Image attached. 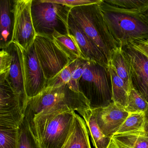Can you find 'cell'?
Here are the masks:
<instances>
[{"label": "cell", "instance_id": "1", "mask_svg": "<svg viewBox=\"0 0 148 148\" xmlns=\"http://www.w3.org/2000/svg\"><path fill=\"white\" fill-rule=\"evenodd\" d=\"M61 109L77 111L81 114L90 108L89 102L81 92L75 91L65 84L47 86L37 96L27 99L23 114L31 128L35 116L40 112Z\"/></svg>", "mask_w": 148, "mask_h": 148}, {"label": "cell", "instance_id": "2", "mask_svg": "<svg viewBox=\"0 0 148 148\" xmlns=\"http://www.w3.org/2000/svg\"><path fill=\"white\" fill-rule=\"evenodd\" d=\"M76 112L71 110L42 112L30 128L41 148H62L71 132Z\"/></svg>", "mask_w": 148, "mask_h": 148}, {"label": "cell", "instance_id": "3", "mask_svg": "<svg viewBox=\"0 0 148 148\" xmlns=\"http://www.w3.org/2000/svg\"><path fill=\"white\" fill-rule=\"evenodd\" d=\"M101 1L72 8L70 15L96 44L109 62L112 53L119 46L105 20L100 6Z\"/></svg>", "mask_w": 148, "mask_h": 148}, {"label": "cell", "instance_id": "4", "mask_svg": "<svg viewBox=\"0 0 148 148\" xmlns=\"http://www.w3.org/2000/svg\"><path fill=\"white\" fill-rule=\"evenodd\" d=\"M78 85L79 92L87 99L91 110L106 107L113 102L108 65L86 60Z\"/></svg>", "mask_w": 148, "mask_h": 148}, {"label": "cell", "instance_id": "5", "mask_svg": "<svg viewBox=\"0 0 148 148\" xmlns=\"http://www.w3.org/2000/svg\"><path fill=\"white\" fill-rule=\"evenodd\" d=\"M71 8L47 0H33L32 14L37 35L53 38L55 32L70 34L68 21Z\"/></svg>", "mask_w": 148, "mask_h": 148}, {"label": "cell", "instance_id": "6", "mask_svg": "<svg viewBox=\"0 0 148 148\" xmlns=\"http://www.w3.org/2000/svg\"><path fill=\"white\" fill-rule=\"evenodd\" d=\"M102 10L109 31L119 46H125L137 40L148 39V13L136 16Z\"/></svg>", "mask_w": 148, "mask_h": 148}, {"label": "cell", "instance_id": "7", "mask_svg": "<svg viewBox=\"0 0 148 148\" xmlns=\"http://www.w3.org/2000/svg\"><path fill=\"white\" fill-rule=\"evenodd\" d=\"M33 45L48 81L55 77L72 61L51 37L37 35Z\"/></svg>", "mask_w": 148, "mask_h": 148}, {"label": "cell", "instance_id": "8", "mask_svg": "<svg viewBox=\"0 0 148 148\" xmlns=\"http://www.w3.org/2000/svg\"><path fill=\"white\" fill-rule=\"evenodd\" d=\"M33 0H14L12 43L27 51L33 45L37 34L32 14Z\"/></svg>", "mask_w": 148, "mask_h": 148}, {"label": "cell", "instance_id": "9", "mask_svg": "<svg viewBox=\"0 0 148 148\" xmlns=\"http://www.w3.org/2000/svg\"><path fill=\"white\" fill-rule=\"evenodd\" d=\"M22 51L25 90L29 99L37 96L46 88L48 80L45 77L33 45L28 51L23 49Z\"/></svg>", "mask_w": 148, "mask_h": 148}, {"label": "cell", "instance_id": "10", "mask_svg": "<svg viewBox=\"0 0 148 148\" xmlns=\"http://www.w3.org/2000/svg\"><path fill=\"white\" fill-rule=\"evenodd\" d=\"M23 118L18 96L6 79L0 78V126L18 128Z\"/></svg>", "mask_w": 148, "mask_h": 148}, {"label": "cell", "instance_id": "11", "mask_svg": "<svg viewBox=\"0 0 148 148\" xmlns=\"http://www.w3.org/2000/svg\"><path fill=\"white\" fill-rule=\"evenodd\" d=\"M5 49L12 56L11 68L5 79L18 96L24 113L27 99L25 90L23 51L21 47L13 43Z\"/></svg>", "mask_w": 148, "mask_h": 148}, {"label": "cell", "instance_id": "12", "mask_svg": "<svg viewBox=\"0 0 148 148\" xmlns=\"http://www.w3.org/2000/svg\"><path fill=\"white\" fill-rule=\"evenodd\" d=\"M91 110L101 131L110 137L116 134L129 115L124 108L114 102Z\"/></svg>", "mask_w": 148, "mask_h": 148}, {"label": "cell", "instance_id": "13", "mask_svg": "<svg viewBox=\"0 0 148 148\" xmlns=\"http://www.w3.org/2000/svg\"><path fill=\"white\" fill-rule=\"evenodd\" d=\"M122 47L130 61L133 87L148 103V58L130 46Z\"/></svg>", "mask_w": 148, "mask_h": 148}, {"label": "cell", "instance_id": "14", "mask_svg": "<svg viewBox=\"0 0 148 148\" xmlns=\"http://www.w3.org/2000/svg\"><path fill=\"white\" fill-rule=\"evenodd\" d=\"M68 27L70 34L76 40L82 59L94 60L108 65V60L103 53L70 15L68 21Z\"/></svg>", "mask_w": 148, "mask_h": 148}, {"label": "cell", "instance_id": "15", "mask_svg": "<svg viewBox=\"0 0 148 148\" xmlns=\"http://www.w3.org/2000/svg\"><path fill=\"white\" fill-rule=\"evenodd\" d=\"M103 11L141 16L148 13V0H105L100 3Z\"/></svg>", "mask_w": 148, "mask_h": 148}, {"label": "cell", "instance_id": "16", "mask_svg": "<svg viewBox=\"0 0 148 148\" xmlns=\"http://www.w3.org/2000/svg\"><path fill=\"white\" fill-rule=\"evenodd\" d=\"M14 1H0V49H5L12 43L14 25L13 12Z\"/></svg>", "mask_w": 148, "mask_h": 148}, {"label": "cell", "instance_id": "17", "mask_svg": "<svg viewBox=\"0 0 148 148\" xmlns=\"http://www.w3.org/2000/svg\"><path fill=\"white\" fill-rule=\"evenodd\" d=\"M84 119L76 113L71 132L62 148H91Z\"/></svg>", "mask_w": 148, "mask_h": 148}, {"label": "cell", "instance_id": "18", "mask_svg": "<svg viewBox=\"0 0 148 148\" xmlns=\"http://www.w3.org/2000/svg\"><path fill=\"white\" fill-rule=\"evenodd\" d=\"M110 148H148V132L136 131L115 134Z\"/></svg>", "mask_w": 148, "mask_h": 148}, {"label": "cell", "instance_id": "19", "mask_svg": "<svg viewBox=\"0 0 148 148\" xmlns=\"http://www.w3.org/2000/svg\"><path fill=\"white\" fill-rule=\"evenodd\" d=\"M108 64L112 66L119 77L130 85L132 83L130 64L122 47L119 46L113 51Z\"/></svg>", "mask_w": 148, "mask_h": 148}, {"label": "cell", "instance_id": "20", "mask_svg": "<svg viewBox=\"0 0 148 148\" xmlns=\"http://www.w3.org/2000/svg\"><path fill=\"white\" fill-rule=\"evenodd\" d=\"M80 115L84 118L89 130L93 146L95 148H110L112 137H107L99 129L91 109L86 110Z\"/></svg>", "mask_w": 148, "mask_h": 148}, {"label": "cell", "instance_id": "21", "mask_svg": "<svg viewBox=\"0 0 148 148\" xmlns=\"http://www.w3.org/2000/svg\"><path fill=\"white\" fill-rule=\"evenodd\" d=\"M108 69L111 79L112 102L121 106L125 109L128 103L130 85L119 77L112 66L109 64Z\"/></svg>", "mask_w": 148, "mask_h": 148}, {"label": "cell", "instance_id": "22", "mask_svg": "<svg viewBox=\"0 0 148 148\" xmlns=\"http://www.w3.org/2000/svg\"><path fill=\"white\" fill-rule=\"evenodd\" d=\"M53 39L71 61L82 58L81 52L76 40L70 34L63 35L55 32L53 35Z\"/></svg>", "mask_w": 148, "mask_h": 148}, {"label": "cell", "instance_id": "23", "mask_svg": "<svg viewBox=\"0 0 148 148\" xmlns=\"http://www.w3.org/2000/svg\"><path fill=\"white\" fill-rule=\"evenodd\" d=\"M18 148H41L24 116L18 127Z\"/></svg>", "mask_w": 148, "mask_h": 148}, {"label": "cell", "instance_id": "24", "mask_svg": "<svg viewBox=\"0 0 148 148\" xmlns=\"http://www.w3.org/2000/svg\"><path fill=\"white\" fill-rule=\"evenodd\" d=\"M148 103L133 87L132 82L130 86L128 103L125 110L129 113H145Z\"/></svg>", "mask_w": 148, "mask_h": 148}, {"label": "cell", "instance_id": "25", "mask_svg": "<svg viewBox=\"0 0 148 148\" xmlns=\"http://www.w3.org/2000/svg\"><path fill=\"white\" fill-rule=\"evenodd\" d=\"M144 125V113H129V116L116 134L136 131H145Z\"/></svg>", "mask_w": 148, "mask_h": 148}, {"label": "cell", "instance_id": "26", "mask_svg": "<svg viewBox=\"0 0 148 148\" xmlns=\"http://www.w3.org/2000/svg\"><path fill=\"white\" fill-rule=\"evenodd\" d=\"M18 127L0 126V148H18Z\"/></svg>", "mask_w": 148, "mask_h": 148}, {"label": "cell", "instance_id": "27", "mask_svg": "<svg viewBox=\"0 0 148 148\" xmlns=\"http://www.w3.org/2000/svg\"><path fill=\"white\" fill-rule=\"evenodd\" d=\"M79 59L71 61L55 77L48 80L47 86H58L67 84L71 79L73 72L77 66Z\"/></svg>", "mask_w": 148, "mask_h": 148}, {"label": "cell", "instance_id": "28", "mask_svg": "<svg viewBox=\"0 0 148 148\" xmlns=\"http://www.w3.org/2000/svg\"><path fill=\"white\" fill-rule=\"evenodd\" d=\"M86 62V60L82 58L79 59L77 66L72 75L71 80L67 84V85L71 87V89L77 92H79L78 85L79 80L81 77L84 71Z\"/></svg>", "mask_w": 148, "mask_h": 148}, {"label": "cell", "instance_id": "29", "mask_svg": "<svg viewBox=\"0 0 148 148\" xmlns=\"http://www.w3.org/2000/svg\"><path fill=\"white\" fill-rule=\"evenodd\" d=\"M12 62V56L6 49H2L0 51V77L6 78Z\"/></svg>", "mask_w": 148, "mask_h": 148}, {"label": "cell", "instance_id": "30", "mask_svg": "<svg viewBox=\"0 0 148 148\" xmlns=\"http://www.w3.org/2000/svg\"><path fill=\"white\" fill-rule=\"evenodd\" d=\"M51 3L61 4L71 8L99 3L101 0H47Z\"/></svg>", "mask_w": 148, "mask_h": 148}, {"label": "cell", "instance_id": "31", "mask_svg": "<svg viewBox=\"0 0 148 148\" xmlns=\"http://www.w3.org/2000/svg\"><path fill=\"white\" fill-rule=\"evenodd\" d=\"M127 45L146 56L148 58V39H139L130 42Z\"/></svg>", "mask_w": 148, "mask_h": 148}, {"label": "cell", "instance_id": "32", "mask_svg": "<svg viewBox=\"0 0 148 148\" xmlns=\"http://www.w3.org/2000/svg\"><path fill=\"white\" fill-rule=\"evenodd\" d=\"M145 131L148 132V108L145 113Z\"/></svg>", "mask_w": 148, "mask_h": 148}, {"label": "cell", "instance_id": "33", "mask_svg": "<svg viewBox=\"0 0 148 148\" xmlns=\"http://www.w3.org/2000/svg\"><path fill=\"white\" fill-rule=\"evenodd\" d=\"M147 14H148V13H147Z\"/></svg>", "mask_w": 148, "mask_h": 148}]
</instances>
